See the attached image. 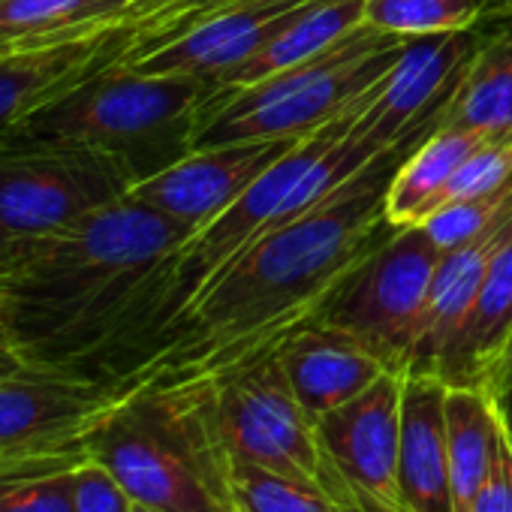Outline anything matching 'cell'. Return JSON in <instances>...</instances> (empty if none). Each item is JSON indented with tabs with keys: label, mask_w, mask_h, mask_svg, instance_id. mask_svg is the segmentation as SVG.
Masks as SVG:
<instances>
[{
	"label": "cell",
	"mask_w": 512,
	"mask_h": 512,
	"mask_svg": "<svg viewBox=\"0 0 512 512\" xmlns=\"http://www.w3.org/2000/svg\"><path fill=\"white\" fill-rule=\"evenodd\" d=\"M440 253L425 226L392 229L344 275L317 320L353 335L392 371H407Z\"/></svg>",
	"instance_id": "obj_9"
},
{
	"label": "cell",
	"mask_w": 512,
	"mask_h": 512,
	"mask_svg": "<svg viewBox=\"0 0 512 512\" xmlns=\"http://www.w3.org/2000/svg\"><path fill=\"white\" fill-rule=\"evenodd\" d=\"M73 512H133V497L100 461L88 458L76 467Z\"/></svg>",
	"instance_id": "obj_30"
},
{
	"label": "cell",
	"mask_w": 512,
	"mask_h": 512,
	"mask_svg": "<svg viewBox=\"0 0 512 512\" xmlns=\"http://www.w3.org/2000/svg\"><path fill=\"white\" fill-rule=\"evenodd\" d=\"M509 220L482 232L479 238H473L461 247L440 253L419 323H416L407 371H428V374L437 371L440 359L452 347L455 335L461 332V326L476 302L488 260H491L503 229L509 226Z\"/></svg>",
	"instance_id": "obj_19"
},
{
	"label": "cell",
	"mask_w": 512,
	"mask_h": 512,
	"mask_svg": "<svg viewBox=\"0 0 512 512\" xmlns=\"http://www.w3.org/2000/svg\"><path fill=\"white\" fill-rule=\"evenodd\" d=\"M118 404L103 386L25 365L0 380V464L88 458V437Z\"/></svg>",
	"instance_id": "obj_12"
},
{
	"label": "cell",
	"mask_w": 512,
	"mask_h": 512,
	"mask_svg": "<svg viewBox=\"0 0 512 512\" xmlns=\"http://www.w3.org/2000/svg\"><path fill=\"white\" fill-rule=\"evenodd\" d=\"M404 371H386L353 401L317 419L320 437L362 512H404L398 488Z\"/></svg>",
	"instance_id": "obj_13"
},
{
	"label": "cell",
	"mask_w": 512,
	"mask_h": 512,
	"mask_svg": "<svg viewBox=\"0 0 512 512\" xmlns=\"http://www.w3.org/2000/svg\"><path fill=\"white\" fill-rule=\"evenodd\" d=\"M485 136L461 127H437L428 133L395 169L389 187H386V220L392 229L404 226H422L437 208L440 199L458 172V166L467 160V154L482 142Z\"/></svg>",
	"instance_id": "obj_20"
},
{
	"label": "cell",
	"mask_w": 512,
	"mask_h": 512,
	"mask_svg": "<svg viewBox=\"0 0 512 512\" xmlns=\"http://www.w3.org/2000/svg\"><path fill=\"white\" fill-rule=\"evenodd\" d=\"M416 145L380 154L311 211L253 241L172 320L148 386L214 383L314 323L344 275L392 232L386 187Z\"/></svg>",
	"instance_id": "obj_2"
},
{
	"label": "cell",
	"mask_w": 512,
	"mask_h": 512,
	"mask_svg": "<svg viewBox=\"0 0 512 512\" xmlns=\"http://www.w3.org/2000/svg\"><path fill=\"white\" fill-rule=\"evenodd\" d=\"M278 359L299 404L314 419L353 401L386 371H392L353 335L338 332L320 320L293 332L278 347Z\"/></svg>",
	"instance_id": "obj_17"
},
{
	"label": "cell",
	"mask_w": 512,
	"mask_h": 512,
	"mask_svg": "<svg viewBox=\"0 0 512 512\" xmlns=\"http://www.w3.org/2000/svg\"><path fill=\"white\" fill-rule=\"evenodd\" d=\"M157 4L160 0H139L124 16L79 37L0 49V139L97 76L145 58Z\"/></svg>",
	"instance_id": "obj_10"
},
{
	"label": "cell",
	"mask_w": 512,
	"mask_h": 512,
	"mask_svg": "<svg viewBox=\"0 0 512 512\" xmlns=\"http://www.w3.org/2000/svg\"><path fill=\"white\" fill-rule=\"evenodd\" d=\"M374 88L365 91L344 115L305 136L290 154H284L269 172L256 178L226 211H220L211 223H205L166 253L163 269L172 284L175 317L253 241L302 217L326 193H332L371 163V157H365L347 139V133L374 97Z\"/></svg>",
	"instance_id": "obj_4"
},
{
	"label": "cell",
	"mask_w": 512,
	"mask_h": 512,
	"mask_svg": "<svg viewBox=\"0 0 512 512\" xmlns=\"http://www.w3.org/2000/svg\"><path fill=\"white\" fill-rule=\"evenodd\" d=\"M0 4H4V0H0Z\"/></svg>",
	"instance_id": "obj_39"
},
{
	"label": "cell",
	"mask_w": 512,
	"mask_h": 512,
	"mask_svg": "<svg viewBox=\"0 0 512 512\" xmlns=\"http://www.w3.org/2000/svg\"><path fill=\"white\" fill-rule=\"evenodd\" d=\"M440 127L473 130L485 139L512 133V31L476 46L440 115Z\"/></svg>",
	"instance_id": "obj_23"
},
{
	"label": "cell",
	"mask_w": 512,
	"mask_h": 512,
	"mask_svg": "<svg viewBox=\"0 0 512 512\" xmlns=\"http://www.w3.org/2000/svg\"><path fill=\"white\" fill-rule=\"evenodd\" d=\"M214 82L109 70L46 106L0 142H82L127 154L142 178L190 151V127Z\"/></svg>",
	"instance_id": "obj_6"
},
{
	"label": "cell",
	"mask_w": 512,
	"mask_h": 512,
	"mask_svg": "<svg viewBox=\"0 0 512 512\" xmlns=\"http://www.w3.org/2000/svg\"><path fill=\"white\" fill-rule=\"evenodd\" d=\"M142 178L118 151L82 142H0V232L10 241L55 232L127 199Z\"/></svg>",
	"instance_id": "obj_8"
},
{
	"label": "cell",
	"mask_w": 512,
	"mask_h": 512,
	"mask_svg": "<svg viewBox=\"0 0 512 512\" xmlns=\"http://www.w3.org/2000/svg\"><path fill=\"white\" fill-rule=\"evenodd\" d=\"M407 37L356 28L317 58L241 88H214L190 127V151L250 139L311 136L344 115L401 58Z\"/></svg>",
	"instance_id": "obj_5"
},
{
	"label": "cell",
	"mask_w": 512,
	"mask_h": 512,
	"mask_svg": "<svg viewBox=\"0 0 512 512\" xmlns=\"http://www.w3.org/2000/svg\"><path fill=\"white\" fill-rule=\"evenodd\" d=\"M506 422L497 392L488 386L446 389V446L455 512H464L476 488L491 473Z\"/></svg>",
	"instance_id": "obj_21"
},
{
	"label": "cell",
	"mask_w": 512,
	"mask_h": 512,
	"mask_svg": "<svg viewBox=\"0 0 512 512\" xmlns=\"http://www.w3.org/2000/svg\"><path fill=\"white\" fill-rule=\"evenodd\" d=\"M139 0H4L0 49L79 37L133 10Z\"/></svg>",
	"instance_id": "obj_24"
},
{
	"label": "cell",
	"mask_w": 512,
	"mask_h": 512,
	"mask_svg": "<svg viewBox=\"0 0 512 512\" xmlns=\"http://www.w3.org/2000/svg\"><path fill=\"white\" fill-rule=\"evenodd\" d=\"M214 407L232 461L311 482L344 512H362L320 437L317 419L299 404L278 350L214 380Z\"/></svg>",
	"instance_id": "obj_7"
},
{
	"label": "cell",
	"mask_w": 512,
	"mask_h": 512,
	"mask_svg": "<svg viewBox=\"0 0 512 512\" xmlns=\"http://www.w3.org/2000/svg\"><path fill=\"white\" fill-rule=\"evenodd\" d=\"M314 4L317 0H253V4L226 10L187 28L127 70L145 76H193L217 82L232 67L253 58Z\"/></svg>",
	"instance_id": "obj_15"
},
{
	"label": "cell",
	"mask_w": 512,
	"mask_h": 512,
	"mask_svg": "<svg viewBox=\"0 0 512 512\" xmlns=\"http://www.w3.org/2000/svg\"><path fill=\"white\" fill-rule=\"evenodd\" d=\"M494 392H500V389H512V338H509V344H506V353H503V359H500V368H497V377H494V386H491Z\"/></svg>",
	"instance_id": "obj_32"
},
{
	"label": "cell",
	"mask_w": 512,
	"mask_h": 512,
	"mask_svg": "<svg viewBox=\"0 0 512 512\" xmlns=\"http://www.w3.org/2000/svg\"><path fill=\"white\" fill-rule=\"evenodd\" d=\"M512 338V220L503 229L476 302L455 335L452 347L437 365L446 386H494L500 359Z\"/></svg>",
	"instance_id": "obj_18"
},
{
	"label": "cell",
	"mask_w": 512,
	"mask_h": 512,
	"mask_svg": "<svg viewBox=\"0 0 512 512\" xmlns=\"http://www.w3.org/2000/svg\"><path fill=\"white\" fill-rule=\"evenodd\" d=\"M124 491L160 512H235L214 383L145 386L112 407L88 437Z\"/></svg>",
	"instance_id": "obj_3"
},
{
	"label": "cell",
	"mask_w": 512,
	"mask_h": 512,
	"mask_svg": "<svg viewBox=\"0 0 512 512\" xmlns=\"http://www.w3.org/2000/svg\"><path fill=\"white\" fill-rule=\"evenodd\" d=\"M497 401H500L503 419H506V425H509V434H512V389H500V392H497Z\"/></svg>",
	"instance_id": "obj_34"
},
{
	"label": "cell",
	"mask_w": 512,
	"mask_h": 512,
	"mask_svg": "<svg viewBox=\"0 0 512 512\" xmlns=\"http://www.w3.org/2000/svg\"><path fill=\"white\" fill-rule=\"evenodd\" d=\"M476 46V28L410 37L395 67L377 82L374 97L353 121L347 139L371 160L422 142L440 127V115Z\"/></svg>",
	"instance_id": "obj_11"
},
{
	"label": "cell",
	"mask_w": 512,
	"mask_h": 512,
	"mask_svg": "<svg viewBox=\"0 0 512 512\" xmlns=\"http://www.w3.org/2000/svg\"><path fill=\"white\" fill-rule=\"evenodd\" d=\"M302 139L305 136L250 139L187 151L169 166L139 178L127 199L142 202L193 229H202Z\"/></svg>",
	"instance_id": "obj_14"
},
{
	"label": "cell",
	"mask_w": 512,
	"mask_h": 512,
	"mask_svg": "<svg viewBox=\"0 0 512 512\" xmlns=\"http://www.w3.org/2000/svg\"><path fill=\"white\" fill-rule=\"evenodd\" d=\"M488 13V0H365L368 28L407 40L473 31Z\"/></svg>",
	"instance_id": "obj_25"
},
{
	"label": "cell",
	"mask_w": 512,
	"mask_h": 512,
	"mask_svg": "<svg viewBox=\"0 0 512 512\" xmlns=\"http://www.w3.org/2000/svg\"><path fill=\"white\" fill-rule=\"evenodd\" d=\"M196 229L121 199L16 241L0 266V320L31 368L109 389L151 383L175 320L163 260Z\"/></svg>",
	"instance_id": "obj_1"
},
{
	"label": "cell",
	"mask_w": 512,
	"mask_h": 512,
	"mask_svg": "<svg viewBox=\"0 0 512 512\" xmlns=\"http://www.w3.org/2000/svg\"><path fill=\"white\" fill-rule=\"evenodd\" d=\"M232 497L235 512H344L317 485L247 461H232Z\"/></svg>",
	"instance_id": "obj_27"
},
{
	"label": "cell",
	"mask_w": 512,
	"mask_h": 512,
	"mask_svg": "<svg viewBox=\"0 0 512 512\" xmlns=\"http://www.w3.org/2000/svg\"><path fill=\"white\" fill-rule=\"evenodd\" d=\"M82 461L88 458L0 464V512H73Z\"/></svg>",
	"instance_id": "obj_26"
},
{
	"label": "cell",
	"mask_w": 512,
	"mask_h": 512,
	"mask_svg": "<svg viewBox=\"0 0 512 512\" xmlns=\"http://www.w3.org/2000/svg\"><path fill=\"white\" fill-rule=\"evenodd\" d=\"M22 368H25V362H22V356L16 350H0V380L19 374Z\"/></svg>",
	"instance_id": "obj_33"
},
{
	"label": "cell",
	"mask_w": 512,
	"mask_h": 512,
	"mask_svg": "<svg viewBox=\"0 0 512 512\" xmlns=\"http://www.w3.org/2000/svg\"><path fill=\"white\" fill-rule=\"evenodd\" d=\"M506 184H512V133L482 139L467 154V160L452 175V181L440 199V208L461 202V199H476V196L503 190Z\"/></svg>",
	"instance_id": "obj_29"
},
{
	"label": "cell",
	"mask_w": 512,
	"mask_h": 512,
	"mask_svg": "<svg viewBox=\"0 0 512 512\" xmlns=\"http://www.w3.org/2000/svg\"><path fill=\"white\" fill-rule=\"evenodd\" d=\"M446 389L437 374L404 371L398 440L404 512H455L446 446Z\"/></svg>",
	"instance_id": "obj_16"
},
{
	"label": "cell",
	"mask_w": 512,
	"mask_h": 512,
	"mask_svg": "<svg viewBox=\"0 0 512 512\" xmlns=\"http://www.w3.org/2000/svg\"><path fill=\"white\" fill-rule=\"evenodd\" d=\"M13 244H16V241H10V238H7L4 232H0V266H4V260H7V256H10Z\"/></svg>",
	"instance_id": "obj_35"
},
{
	"label": "cell",
	"mask_w": 512,
	"mask_h": 512,
	"mask_svg": "<svg viewBox=\"0 0 512 512\" xmlns=\"http://www.w3.org/2000/svg\"><path fill=\"white\" fill-rule=\"evenodd\" d=\"M503 4H509V0H488V10H494V7H503Z\"/></svg>",
	"instance_id": "obj_38"
},
{
	"label": "cell",
	"mask_w": 512,
	"mask_h": 512,
	"mask_svg": "<svg viewBox=\"0 0 512 512\" xmlns=\"http://www.w3.org/2000/svg\"><path fill=\"white\" fill-rule=\"evenodd\" d=\"M509 217H512V184H506L503 190L476 196V199L443 205L422 226L440 250H452L506 223Z\"/></svg>",
	"instance_id": "obj_28"
},
{
	"label": "cell",
	"mask_w": 512,
	"mask_h": 512,
	"mask_svg": "<svg viewBox=\"0 0 512 512\" xmlns=\"http://www.w3.org/2000/svg\"><path fill=\"white\" fill-rule=\"evenodd\" d=\"M133 512H160V509H151V506H145V503H136V500H133Z\"/></svg>",
	"instance_id": "obj_37"
},
{
	"label": "cell",
	"mask_w": 512,
	"mask_h": 512,
	"mask_svg": "<svg viewBox=\"0 0 512 512\" xmlns=\"http://www.w3.org/2000/svg\"><path fill=\"white\" fill-rule=\"evenodd\" d=\"M0 350H13L10 341H7V332H4V320H0Z\"/></svg>",
	"instance_id": "obj_36"
},
{
	"label": "cell",
	"mask_w": 512,
	"mask_h": 512,
	"mask_svg": "<svg viewBox=\"0 0 512 512\" xmlns=\"http://www.w3.org/2000/svg\"><path fill=\"white\" fill-rule=\"evenodd\" d=\"M464 512H512V434H509V425L503 431L500 452H497L491 473L476 488V494L470 497Z\"/></svg>",
	"instance_id": "obj_31"
},
{
	"label": "cell",
	"mask_w": 512,
	"mask_h": 512,
	"mask_svg": "<svg viewBox=\"0 0 512 512\" xmlns=\"http://www.w3.org/2000/svg\"><path fill=\"white\" fill-rule=\"evenodd\" d=\"M365 25V0H317L299 19H293L281 34H275L253 58L232 67L214 82V88H241L263 82L281 70L305 64L320 52L338 46L356 28Z\"/></svg>",
	"instance_id": "obj_22"
}]
</instances>
